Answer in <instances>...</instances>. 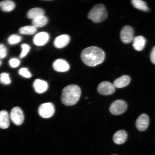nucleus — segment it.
<instances>
[{
	"label": "nucleus",
	"mask_w": 155,
	"mask_h": 155,
	"mask_svg": "<svg viewBox=\"0 0 155 155\" xmlns=\"http://www.w3.org/2000/svg\"><path fill=\"white\" fill-rule=\"evenodd\" d=\"M55 111V107L51 103L42 104L40 106L38 109V114L41 117L45 119L52 117Z\"/></svg>",
	"instance_id": "obj_4"
},
{
	"label": "nucleus",
	"mask_w": 155,
	"mask_h": 155,
	"mask_svg": "<svg viewBox=\"0 0 155 155\" xmlns=\"http://www.w3.org/2000/svg\"><path fill=\"white\" fill-rule=\"evenodd\" d=\"M70 38L67 35H62L56 38L54 42V46L58 48L65 47L69 43Z\"/></svg>",
	"instance_id": "obj_12"
},
{
	"label": "nucleus",
	"mask_w": 155,
	"mask_h": 155,
	"mask_svg": "<svg viewBox=\"0 0 155 155\" xmlns=\"http://www.w3.org/2000/svg\"><path fill=\"white\" fill-rule=\"evenodd\" d=\"M131 81L130 77L128 75H123L114 81V86L117 88H122L129 85Z\"/></svg>",
	"instance_id": "obj_14"
},
{
	"label": "nucleus",
	"mask_w": 155,
	"mask_h": 155,
	"mask_svg": "<svg viewBox=\"0 0 155 155\" xmlns=\"http://www.w3.org/2000/svg\"><path fill=\"white\" fill-rule=\"evenodd\" d=\"M81 94V89L78 86L69 85L63 89L61 96L62 102L68 106L74 105L78 101Z\"/></svg>",
	"instance_id": "obj_2"
},
{
	"label": "nucleus",
	"mask_w": 155,
	"mask_h": 155,
	"mask_svg": "<svg viewBox=\"0 0 155 155\" xmlns=\"http://www.w3.org/2000/svg\"><path fill=\"white\" fill-rule=\"evenodd\" d=\"M10 117L13 123L17 125L22 124L24 120V114L22 110L17 107L12 110Z\"/></svg>",
	"instance_id": "obj_7"
},
{
	"label": "nucleus",
	"mask_w": 155,
	"mask_h": 155,
	"mask_svg": "<svg viewBox=\"0 0 155 155\" xmlns=\"http://www.w3.org/2000/svg\"><path fill=\"white\" fill-rule=\"evenodd\" d=\"M21 47L22 48V51L19 55L20 58H24L28 54L30 49V47L28 44H23L21 45Z\"/></svg>",
	"instance_id": "obj_25"
},
{
	"label": "nucleus",
	"mask_w": 155,
	"mask_h": 155,
	"mask_svg": "<svg viewBox=\"0 0 155 155\" xmlns=\"http://www.w3.org/2000/svg\"><path fill=\"white\" fill-rule=\"evenodd\" d=\"M7 50L4 45L0 44V59H3L7 55Z\"/></svg>",
	"instance_id": "obj_27"
},
{
	"label": "nucleus",
	"mask_w": 155,
	"mask_h": 155,
	"mask_svg": "<svg viewBox=\"0 0 155 155\" xmlns=\"http://www.w3.org/2000/svg\"><path fill=\"white\" fill-rule=\"evenodd\" d=\"M127 134L126 131L124 130H119L114 134L113 140L116 144H121L127 140Z\"/></svg>",
	"instance_id": "obj_16"
},
{
	"label": "nucleus",
	"mask_w": 155,
	"mask_h": 155,
	"mask_svg": "<svg viewBox=\"0 0 155 155\" xmlns=\"http://www.w3.org/2000/svg\"><path fill=\"white\" fill-rule=\"evenodd\" d=\"M53 66L54 69L58 72H66L70 69L68 63L63 59L56 60L53 63Z\"/></svg>",
	"instance_id": "obj_11"
},
{
	"label": "nucleus",
	"mask_w": 155,
	"mask_h": 155,
	"mask_svg": "<svg viewBox=\"0 0 155 155\" xmlns=\"http://www.w3.org/2000/svg\"><path fill=\"white\" fill-rule=\"evenodd\" d=\"M33 87L38 94H42L46 91L48 88V84L46 81L40 79H36L33 83Z\"/></svg>",
	"instance_id": "obj_13"
},
{
	"label": "nucleus",
	"mask_w": 155,
	"mask_h": 155,
	"mask_svg": "<svg viewBox=\"0 0 155 155\" xmlns=\"http://www.w3.org/2000/svg\"><path fill=\"white\" fill-rule=\"evenodd\" d=\"M9 63L10 66L13 68L18 67L20 64V61L17 58H12L9 60Z\"/></svg>",
	"instance_id": "obj_28"
},
{
	"label": "nucleus",
	"mask_w": 155,
	"mask_h": 155,
	"mask_svg": "<svg viewBox=\"0 0 155 155\" xmlns=\"http://www.w3.org/2000/svg\"><path fill=\"white\" fill-rule=\"evenodd\" d=\"M19 32L21 34L32 35L36 32L37 28L33 26L23 27L19 29Z\"/></svg>",
	"instance_id": "obj_22"
},
{
	"label": "nucleus",
	"mask_w": 155,
	"mask_h": 155,
	"mask_svg": "<svg viewBox=\"0 0 155 155\" xmlns=\"http://www.w3.org/2000/svg\"><path fill=\"white\" fill-rule=\"evenodd\" d=\"M99 94L103 95H110L115 91V87L114 85L107 81H104L99 84L97 88Z\"/></svg>",
	"instance_id": "obj_8"
},
{
	"label": "nucleus",
	"mask_w": 155,
	"mask_h": 155,
	"mask_svg": "<svg viewBox=\"0 0 155 155\" xmlns=\"http://www.w3.org/2000/svg\"><path fill=\"white\" fill-rule=\"evenodd\" d=\"M22 40L21 37L18 35L13 34L9 36L8 38V43L11 45H14L20 42Z\"/></svg>",
	"instance_id": "obj_23"
},
{
	"label": "nucleus",
	"mask_w": 155,
	"mask_h": 155,
	"mask_svg": "<svg viewBox=\"0 0 155 155\" xmlns=\"http://www.w3.org/2000/svg\"><path fill=\"white\" fill-rule=\"evenodd\" d=\"M0 83L5 85L10 84L11 80L9 74L3 73L0 74Z\"/></svg>",
	"instance_id": "obj_24"
},
{
	"label": "nucleus",
	"mask_w": 155,
	"mask_h": 155,
	"mask_svg": "<svg viewBox=\"0 0 155 155\" xmlns=\"http://www.w3.org/2000/svg\"><path fill=\"white\" fill-rule=\"evenodd\" d=\"M149 123L150 119L148 115L146 114H142L137 118L136 123V125L139 131H143L147 129Z\"/></svg>",
	"instance_id": "obj_9"
},
{
	"label": "nucleus",
	"mask_w": 155,
	"mask_h": 155,
	"mask_svg": "<svg viewBox=\"0 0 155 155\" xmlns=\"http://www.w3.org/2000/svg\"><path fill=\"white\" fill-rule=\"evenodd\" d=\"M81 58L83 62L90 67H95L101 64L105 59V53L96 46L87 48L82 52Z\"/></svg>",
	"instance_id": "obj_1"
},
{
	"label": "nucleus",
	"mask_w": 155,
	"mask_h": 155,
	"mask_svg": "<svg viewBox=\"0 0 155 155\" xmlns=\"http://www.w3.org/2000/svg\"><path fill=\"white\" fill-rule=\"evenodd\" d=\"M15 7V3L12 1H4L0 2V8L5 12L12 11Z\"/></svg>",
	"instance_id": "obj_19"
},
{
	"label": "nucleus",
	"mask_w": 155,
	"mask_h": 155,
	"mask_svg": "<svg viewBox=\"0 0 155 155\" xmlns=\"http://www.w3.org/2000/svg\"><path fill=\"white\" fill-rule=\"evenodd\" d=\"M44 11L40 8H35L31 9L27 13V16L28 18L35 19L38 17L44 15Z\"/></svg>",
	"instance_id": "obj_18"
},
{
	"label": "nucleus",
	"mask_w": 155,
	"mask_h": 155,
	"mask_svg": "<svg viewBox=\"0 0 155 155\" xmlns=\"http://www.w3.org/2000/svg\"><path fill=\"white\" fill-rule=\"evenodd\" d=\"M1 64H2L1 61H0V66H1Z\"/></svg>",
	"instance_id": "obj_30"
},
{
	"label": "nucleus",
	"mask_w": 155,
	"mask_h": 155,
	"mask_svg": "<svg viewBox=\"0 0 155 155\" xmlns=\"http://www.w3.org/2000/svg\"><path fill=\"white\" fill-rule=\"evenodd\" d=\"M48 22V19L45 15L40 16L35 19H33L32 24L33 26L37 28H41L45 26Z\"/></svg>",
	"instance_id": "obj_20"
},
{
	"label": "nucleus",
	"mask_w": 155,
	"mask_h": 155,
	"mask_svg": "<svg viewBox=\"0 0 155 155\" xmlns=\"http://www.w3.org/2000/svg\"><path fill=\"white\" fill-rule=\"evenodd\" d=\"M49 39V35L47 32H40L34 36L33 42L36 45L42 46L47 43Z\"/></svg>",
	"instance_id": "obj_10"
},
{
	"label": "nucleus",
	"mask_w": 155,
	"mask_h": 155,
	"mask_svg": "<svg viewBox=\"0 0 155 155\" xmlns=\"http://www.w3.org/2000/svg\"><path fill=\"white\" fill-rule=\"evenodd\" d=\"M108 13L105 6L102 4L94 6L89 12L88 18L94 23L103 22L107 18Z\"/></svg>",
	"instance_id": "obj_3"
},
{
	"label": "nucleus",
	"mask_w": 155,
	"mask_h": 155,
	"mask_svg": "<svg viewBox=\"0 0 155 155\" xmlns=\"http://www.w3.org/2000/svg\"><path fill=\"white\" fill-rule=\"evenodd\" d=\"M9 126V117L8 113L5 110L0 111V128H8Z\"/></svg>",
	"instance_id": "obj_17"
},
{
	"label": "nucleus",
	"mask_w": 155,
	"mask_h": 155,
	"mask_svg": "<svg viewBox=\"0 0 155 155\" xmlns=\"http://www.w3.org/2000/svg\"></svg>",
	"instance_id": "obj_31"
},
{
	"label": "nucleus",
	"mask_w": 155,
	"mask_h": 155,
	"mask_svg": "<svg viewBox=\"0 0 155 155\" xmlns=\"http://www.w3.org/2000/svg\"><path fill=\"white\" fill-rule=\"evenodd\" d=\"M127 103L124 101L116 100L110 106V111L114 115H121L127 110Z\"/></svg>",
	"instance_id": "obj_5"
},
{
	"label": "nucleus",
	"mask_w": 155,
	"mask_h": 155,
	"mask_svg": "<svg viewBox=\"0 0 155 155\" xmlns=\"http://www.w3.org/2000/svg\"><path fill=\"white\" fill-rule=\"evenodd\" d=\"M18 73L19 75L25 78H29L32 77V75L27 68H22L19 70Z\"/></svg>",
	"instance_id": "obj_26"
},
{
	"label": "nucleus",
	"mask_w": 155,
	"mask_h": 155,
	"mask_svg": "<svg viewBox=\"0 0 155 155\" xmlns=\"http://www.w3.org/2000/svg\"><path fill=\"white\" fill-rule=\"evenodd\" d=\"M146 43V40L144 37L139 36L134 38L133 45L135 50L141 51L144 49Z\"/></svg>",
	"instance_id": "obj_15"
},
{
	"label": "nucleus",
	"mask_w": 155,
	"mask_h": 155,
	"mask_svg": "<svg viewBox=\"0 0 155 155\" xmlns=\"http://www.w3.org/2000/svg\"><path fill=\"white\" fill-rule=\"evenodd\" d=\"M150 59L152 62L155 64V46L153 48L150 54Z\"/></svg>",
	"instance_id": "obj_29"
},
{
	"label": "nucleus",
	"mask_w": 155,
	"mask_h": 155,
	"mask_svg": "<svg viewBox=\"0 0 155 155\" xmlns=\"http://www.w3.org/2000/svg\"><path fill=\"white\" fill-rule=\"evenodd\" d=\"M134 35V30L130 26H125L121 29L120 38L123 43L127 44L133 41Z\"/></svg>",
	"instance_id": "obj_6"
},
{
	"label": "nucleus",
	"mask_w": 155,
	"mask_h": 155,
	"mask_svg": "<svg viewBox=\"0 0 155 155\" xmlns=\"http://www.w3.org/2000/svg\"><path fill=\"white\" fill-rule=\"evenodd\" d=\"M132 4L136 8L145 12L149 11V8L147 6V3L144 1L141 0H133Z\"/></svg>",
	"instance_id": "obj_21"
}]
</instances>
